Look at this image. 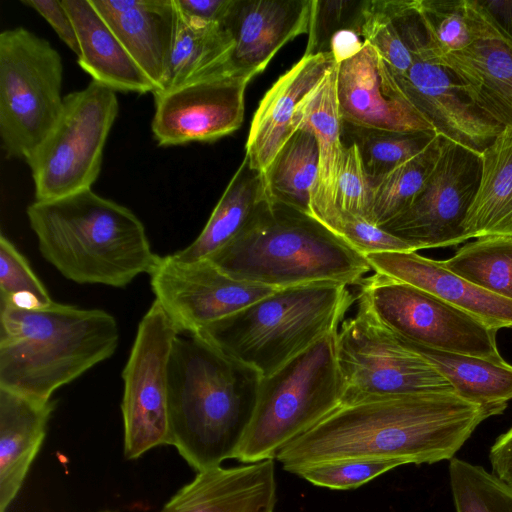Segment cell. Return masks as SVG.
I'll list each match as a JSON object with an SVG mask.
<instances>
[{
  "label": "cell",
  "instance_id": "6da1fadb",
  "mask_svg": "<svg viewBox=\"0 0 512 512\" xmlns=\"http://www.w3.org/2000/svg\"><path fill=\"white\" fill-rule=\"evenodd\" d=\"M491 415L456 392H431L342 403L286 445L275 460L295 473L347 459L432 464L452 459Z\"/></svg>",
  "mask_w": 512,
  "mask_h": 512
},
{
  "label": "cell",
  "instance_id": "7a4b0ae2",
  "mask_svg": "<svg viewBox=\"0 0 512 512\" xmlns=\"http://www.w3.org/2000/svg\"><path fill=\"white\" fill-rule=\"evenodd\" d=\"M261 378L196 334L176 338L168 368L170 445L196 472L234 459Z\"/></svg>",
  "mask_w": 512,
  "mask_h": 512
},
{
  "label": "cell",
  "instance_id": "3957f363",
  "mask_svg": "<svg viewBox=\"0 0 512 512\" xmlns=\"http://www.w3.org/2000/svg\"><path fill=\"white\" fill-rule=\"evenodd\" d=\"M110 313L52 302L0 305V388L37 399L110 358L119 344Z\"/></svg>",
  "mask_w": 512,
  "mask_h": 512
},
{
  "label": "cell",
  "instance_id": "277c9868",
  "mask_svg": "<svg viewBox=\"0 0 512 512\" xmlns=\"http://www.w3.org/2000/svg\"><path fill=\"white\" fill-rule=\"evenodd\" d=\"M26 213L42 257L75 283L123 288L160 260L142 221L91 188L34 201Z\"/></svg>",
  "mask_w": 512,
  "mask_h": 512
},
{
  "label": "cell",
  "instance_id": "5b68a950",
  "mask_svg": "<svg viewBox=\"0 0 512 512\" xmlns=\"http://www.w3.org/2000/svg\"><path fill=\"white\" fill-rule=\"evenodd\" d=\"M206 259L235 279L275 289L355 285L372 270L365 256L312 215L266 196L240 233Z\"/></svg>",
  "mask_w": 512,
  "mask_h": 512
},
{
  "label": "cell",
  "instance_id": "8992f818",
  "mask_svg": "<svg viewBox=\"0 0 512 512\" xmlns=\"http://www.w3.org/2000/svg\"><path fill=\"white\" fill-rule=\"evenodd\" d=\"M355 300L336 282L277 289L195 334L266 377L337 332Z\"/></svg>",
  "mask_w": 512,
  "mask_h": 512
},
{
  "label": "cell",
  "instance_id": "52a82bcc",
  "mask_svg": "<svg viewBox=\"0 0 512 512\" xmlns=\"http://www.w3.org/2000/svg\"><path fill=\"white\" fill-rule=\"evenodd\" d=\"M337 332L261 378L255 408L234 459L244 464L275 460L280 450L342 404Z\"/></svg>",
  "mask_w": 512,
  "mask_h": 512
},
{
  "label": "cell",
  "instance_id": "ba28073f",
  "mask_svg": "<svg viewBox=\"0 0 512 512\" xmlns=\"http://www.w3.org/2000/svg\"><path fill=\"white\" fill-rule=\"evenodd\" d=\"M63 64L49 41L24 27L0 34V138L5 155L27 161L63 106Z\"/></svg>",
  "mask_w": 512,
  "mask_h": 512
},
{
  "label": "cell",
  "instance_id": "9c48e42d",
  "mask_svg": "<svg viewBox=\"0 0 512 512\" xmlns=\"http://www.w3.org/2000/svg\"><path fill=\"white\" fill-rule=\"evenodd\" d=\"M118 110L116 91L94 80L64 96L55 125L26 161L35 201H52L91 188Z\"/></svg>",
  "mask_w": 512,
  "mask_h": 512
},
{
  "label": "cell",
  "instance_id": "30bf717a",
  "mask_svg": "<svg viewBox=\"0 0 512 512\" xmlns=\"http://www.w3.org/2000/svg\"><path fill=\"white\" fill-rule=\"evenodd\" d=\"M357 300V299H356ZM357 312L343 320L337 357L344 384L342 403L431 392H456L450 382L409 343L357 300Z\"/></svg>",
  "mask_w": 512,
  "mask_h": 512
},
{
  "label": "cell",
  "instance_id": "8fae6325",
  "mask_svg": "<svg viewBox=\"0 0 512 512\" xmlns=\"http://www.w3.org/2000/svg\"><path fill=\"white\" fill-rule=\"evenodd\" d=\"M359 284L356 299L397 335L436 350L506 362L497 330L441 298L378 273Z\"/></svg>",
  "mask_w": 512,
  "mask_h": 512
},
{
  "label": "cell",
  "instance_id": "7c38bea8",
  "mask_svg": "<svg viewBox=\"0 0 512 512\" xmlns=\"http://www.w3.org/2000/svg\"><path fill=\"white\" fill-rule=\"evenodd\" d=\"M179 333L154 300L139 322L122 372L124 456L128 460L171 443L168 368Z\"/></svg>",
  "mask_w": 512,
  "mask_h": 512
},
{
  "label": "cell",
  "instance_id": "4fadbf2b",
  "mask_svg": "<svg viewBox=\"0 0 512 512\" xmlns=\"http://www.w3.org/2000/svg\"><path fill=\"white\" fill-rule=\"evenodd\" d=\"M481 176V152L444 138L422 189L398 216L381 226L416 251L467 240L464 221Z\"/></svg>",
  "mask_w": 512,
  "mask_h": 512
},
{
  "label": "cell",
  "instance_id": "5bb4252c",
  "mask_svg": "<svg viewBox=\"0 0 512 512\" xmlns=\"http://www.w3.org/2000/svg\"><path fill=\"white\" fill-rule=\"evenodd\" d=\"M150 284L166 314L179 332L195 334L277 289L233 278L208 259L179 262L160 257L150 274Z\"/></svg>",
  "mask_w": 512,
  "mask_h": 512
},
{
  "label": "cell",
  "instance_id": "9a60e30c",
  "mask_svg": "<svg viewBox=\"0 0 512 512\" xmlns=\"http://www.w3.org/2000/svg\"><path fill=\"white\" fill-rule=\"evenodd\" d=\"M253 76L227 74L154 95L151 129L160 146L212 142L238 130Z\"/></svg>",
  "mask_w": 512,
  "mask_h": 512
},
{
  "label": "cell",
  "instance_id": "2e32d148",
  "mask_svg": "<svg viewBox=\"0 0 512 512\" xmlns=\"http://www.w3.org/2000/svg\"><path fill=\"white\" fill-rule=\"evenodd\" d=\"M337 100L343 123L400 133L435 132L406 98L377 50L365 42L338 64Z\"/></svg>",
  "mask_w": 512,
  "mask_h": 512
},
{
  "label": "cell",
  "instance_id": "e0dca14e",
  "mask_svg": "<svg viewBox=\"0 0 512 512\" xmlns=\"http://www.w3.org/2000/svg\"><path fill=\"white\" fill-rule=\"evenodd\" d=\"M393 74L406 98L444 138L482 152L503 129L470 102L432 55L416 56L404 74Z\"/></svg>",
  "mask_w": 512,
  "mask_h": 512
},
{
  "label": "cell",
  "instance_id": "ac0fdd59",
  "mask_svg": "<svg viewBox=\"0 0 512 512\" xmlns=\"http://www.w3.org/2000/svg\"><path fill=\"white\" fill-rule=\"evenodd\" d=\"M312 0H233L223 25L234 49L232 69L256 76L277 52L299 35L308 33Z\"/></svg>",
  "mask_w": 512,
  "mask_h": 512
},
{
  "label": "cell",
  "instance_id": "d6986e66",
  "mask_svg": "<svg viewBox=\"0 0 512 512\" xmlns=\"http://www.w3.org/2000/svg\"><path fill=\"white\" fill-rule=\"evenodd\" d=\"M336 64L330 52L303 56L265 93L252 118L245 147L253 169L262 173L271 164L296 131L299 105Z\"/></svg>",
  "mask_w": 512,
  "mask_h": 512
},
{
  "label": "cell",
  "instance_id": "ffe728a7",
  "mask_svg": "<svg viewBox=\"0 0 512 512\" xmlns=\"http://www.w3.org/2000/svg\"><path fill=\"white\" fill-rule=\"evenodd\" d=\"M375 273L410 284L468 313L487 326L512 329V300L496 295L417 251L365 256Z\"/></svg>",
  "mask_w": 512,
  "mask_h": 512
},
{
  "label": "cell",
  "instance_id": "44dd1931",
  "mask_svg": "<svg viewBox=\"0 0 512 512\" xmlns=\"http://www.w3.org/2000/svg\"><path fill=\"white\" fill-rule=\"evenodd\" d=\"M274 460L197 472L159 512H273Z\"/></svg>",
  "mask_w": 512,
  "mask_h": 512
},
{
  "label": "cell",
  "instance_id": "7402d4cb",
  "mask_svg": "<svg viewBox=\"0 0 512 512\" xmlns=\"http://www.w3.org/2000/svg\"><path fill=\"white\" fill-rule=\"evenodd\" d=\"M433 59L452 74L484 116L503 128L512 127V42L498 33Z\"/></svg>",
  "mask_w": 512,
  "mask_h": 512
},
{
  "label": "cell",
  "instance_id": "603a6c76",
  "mask_svg": "<svg viewBox=\"0 0 512 512\" xmlns=\"http://www.w3.org/2000/svg\"><path fill=\"white\" fill-rule=\"evenodd\" d=\"M91 3L154 84L155 92L171 48L174 0H91Z\"/></svg>",
  "mask_w": 512,
  "mask_h": 512
},
{
  "label": "cell",
  "instance_id": "cb8c5ba5",
  "mask_svg": "<svg viewBox=\"0 0 512 512\" xmlns=\"http://www.w3.org/2000/svg\"><path fill=\"white\" fill-rule=\"evenodd\" d=\"M53 400L0 388V512L17 497L47 433Z\"/></svg>",
  "mask_w": 512,
  "mask_h": 512
},
{
  "label": "cell",
  "instance_id": "d4e9b609",
  "mask_svg": "<svg viewBox=\"0 0 512 512\" xmlns=\"http://www.w3.org/2000/svg\"><path fill=\"white\" fill-rule=\"evenodd\" d=\"M336 64L321 84L299 105L296 130L306 126L314 133L319 150L318 177L311 191V215L325 224L334 214L339 175L343 163V121L337 100Z\"/></svg>",
  "mask_w": 512,
  "mask_h": 512
},
{
  "label": "cell",
  "instance_id": "484cf974",
  "mask_svg": "<svg viewBox=\"0 0 512 512\" xmlns=\"http://www.w3.org/2000/svg\"><path fill=\"white\" fill-rule=\"evenodd\" d=\"M174 2L171 48L162 80L153 96L186 84L237 74L231 65L234 41L225 26L192 17L179 8L176 0Z\"/></svg>",
  "mask_w": 512,
  "mask_h": 512
},
{
  "label": "cell",
  "instance_id": "4316f807",
  "mask_svg": "<svg viewBox=\"0 0 512 512\" xmlns=\"http://www.w3.org/2000/svg\"><path fill=\"white\" fill-rule=\"evenodd\" d=\"M78 38V65L114 91L144 94L154 84L92 5L91 0H62Z\"/></svg>",
  "mask_w": 512,
  "mask_h": 512
},
{
  "label": "cell",
  "instance_id": "83f0119b",
  "mask_svg": "<svg viewBox=\"0 0 512 512\" xmlns=\"http://www.w3.org/2000/svg\"><path fill=\"white\" fill-rule=\"evenodd\" d=\"M464 231L467 240L512 236V127L481 152L480 182Z\"/></svg>",
  "mask_w": 512,
  "mask_h": 512
},
{
  "label": "cell",
  "instance_id": "f1b7e54d",
  "mask_svg": "<svg viewBox=\"0 0 512 512\" xmlns=\"http://www.w3.org/2000/svg\"><path fill=\"white\" fill-rule=\"evenodd\" d=\"M264 198L262 173L253 169L244 156L203 230L171 257L179 262L208 258L240 233Z\"/></svg>",
  "mask_w": 512,
  "mask_h": 512
},
{
  "label": "cell",
  "instance_id": "f546056e",
  "mask_svg": "<svg viewBox=\"0 0 512 512\" xmlns=\"http://www.w3.org/2000/svg\"><path fill=\"white\" fill-rule=\"evenodd\" d=\"M405 340L450 382L459 396L483 407L491 416L501 414L512 400V365L507 362L495 363Z\"/></svg>",
  "mask_w": 512,
  "mask_h": 512
},
{
  "label": "cell",
  "instance_id": "4dcf8cb0",
  "mask_svg": "<svg viewBox=\"0 0 512 512\" xmlns=\"http://www.w3.org/2000/svg\"><path fill=\"white\" fill-rule=\"evenodd\" d=\"M318 167L316 137L310 128L300 125L262 172L266 198L311 215Z\"/></svg>",
  "mask_w": 512,
  "mask_h": 512
},
{
  "label": "cell",
  "instance_id": "1f68e13d",
  "mask_svg": "<svg viewBox=\"0 0 512 512\" xmlns=\"http://www.w3.org/2000/svg\"><path fill=\"white\" fill-rule=\"evenodd\" d=\"M435 57L500 33L475 0H417Z\"/></svg>",
  "mask_w": 512,
  "mask_h": 512
},
{
  "label": "cell",
  "instance_id": "d6a6232c",
  "mask_svg": "<svg viewBox=\"0 0 512 512\" xmlns=\"http://www.w3.org/2000/svg\"><path fill=\"white\" fill-rule=\"evenodd\" d=\"M443 141L437 134L423 151L371 184L368 222L381 227L411 204L432 172Z\"/></svg>",
  "mask_w": 512,
  "mask_h": 512
},
{
  "label": "cell",
  "instance_id": "836d02e7",
  "mask_svg": "<svg viewBox=\"0 0 512 512\" xmlns=\"http://www.w3.org/2000/svg\"><path fill=\"white\" fill-rule=\"evenodd\" d=\"M440 263L454 274L512 300V236L478 238Z\"/></svg>",
  "mask_w": 512,
  "mask_h": 512
},
{
  "label": "cell",
  "instance_id": "e575fe53",
  "mask_svg": "<svg viewBox=\"0 0 512 512\" xmlns=\"http://www.w3.org/2000/svg\"><path fill=\"white\" fill-rule=\"evenodd\" d=\"M351 143L359 150L371 184L423 151L436 132L400 133L366 129L343 123Z\"/></svg>",
  "mask_w": 512,
  "mask_h": 512
},
{
  "label": "cell",
  "instance_id": "d590c367",
  "mask_svg": "<svg viewBox=\"0 0 512 512\" xmlns=\"http://www.w3.org/2000/svg\"><path fill=\"white\" fill-rule=\"evenodd\" d=\"M449 477L456 512H512V486L483 467L452 458Z\"/></svg>",
  "mask_w": 512,
  "mask_h": 512
},
{
  "label": "cell",
  "instance_id": "8d00e7d4",
  "mask_svg": "<svg viewBox=\"0 0 512 512\" xmlns=\"http://www.w3.org/2000/svg\"><path fill=\"white\" fill-rule=\"evenodd\" d=\"M360 34L377 50L393 73L404 74L411 67L415 57L395 25L386 0L362 1Z\"/></svg>",
  "mask_w": 512,
  "mask_h": 512
},
{
  "label": "cell",
  "instance_id": "74e56055",
  "mask_svg": "<svg viewBox=\"0 0 512 512\" xmlns=\"http://www.w3.org/2000/svg\"><path fill=\"white\" fill-rule=\"evenodd\" d=\"M0 295L1 301L40 307L53 302L27 259L3 234L0 236Z\"/></svg>",
  "mask_w": 512,
  "mask_h": 512
},
{
  "label": "cell",
  "instance_id": "f35d334b",
  "mask_svg": "<svg viewBox=\"0 0 512 512\" xmlns=\"http://www.w3.org/2000/svg\"><path fill=\"white\" fill-rule=\"evenodd\" d=\"M401 465L396 460L347 459L307 466L294 474L316 486L349 490Z\"/></svg>",
  "mask_w": 512,
  "mask_h": 512
},
{
  "label": "cell",
  "instance_id": "ab89813d",
  "mask_svg": "<svg viewBox=\"0 0 512 512\" xmlns=\"http://www.w3.org/2000/svg\"><path fill=\"white\" fill-rule=\"evenodd\" d=\"M361 5L362 1L312 0L308 42L303 56L329 52L333 35L341 29L352 28L360 33Z\"/></svg>",
  "mask_w": 512,
  "mask_h": 512
},
{
  "label": "cell",
  "instance_id": "60d3db41",
  "mask_svg": "<svg viewBox=\"0 0 512 512\" xmlns=\"http://www.w3.org/2000/svg\"><path fill=\"white\" fill-rule=\"evenodd\" d=\"M363 256L384 252L416 251L410 244L367 220L336 212L325 224Z\"/></svg>",
  "mask_w": 512,
  "mask_h": 512
},
{
  "label": "cell",
  "instance_id": "b9f144b4",
  "mask_svg": "<svg viewBox=\"0 0 512 512\" xmlns=\"http://www.w3.org/2000/svg\"><path fill=\"white\" fill-rule=\"evenodd\" d=\"M370 194L371 183L365 173L359 150L355 144L346 145L334 214L345 212L368 221Z\"/></svg>",
  "mask_w": 512,
  "mask_h": 512
},
{
  "label": "cell",
  "instance_id": "7bdbcfd3",
  "mask_svg": "<svg viewBox=\"0 0 512 512\" xmlns=\"http://www.w3.org/2000/svg\"><path fill=\"white\" fill-rule=\"evenodd\" d=\"M21 2L40 14L53 28L61 41L76 56L79 54L76 29L62 0H22Z\"/></svg>",
  "mask_w": 512,
  "mask_h": 512
},
{
  "label": "cell",
  "instance_id": "ee69618b",
  "mask_svg": "<svg viewBox=\"0 0 512 512\" xmlns=\"http://www.w3.org/2000/svg\"><path fill=\"white\" fill-rule=\"evenodd\" d=\"M186 14L203 21L222 24L233 0H176Z\"/></svg>",
  "mask_w": 512,
  "mask_h": 512
},
{
  "label": "cell",
  "instance_id": "f6af8a7d",
  "mask_svg": "<svg viewBox=\"0 0 512 512\" xmlns=\"http://www.w3.org/2000/svg\"><path fill=\"white\" fill-rule=\"evenodd\" d=\"M489 459L494 475L512 486V428L497 438Z\"/></svg>",
  "mask_w": 512,
  "mask_h": 512
},
{
  "label": "cell",
  "instance_id": "bcb514c9",
  "mask_svg": "<svg viewBox=\"0 0 512 512\" xmlns=\"http://www.w3.org/2000/svg\"><path fill=\"white\" fill-rule=\"evenodd\" d=\"M494 27L512 42V0H475Z\"/></svg>",
  "mask_w": 512,
  "mask_h": 512
},
{
  "label": "cell",
  "instance_id": "7dc6e473",
  "mask_svg": "<svg viewBox=\"0 0 512 512\" xmlns=\"http://www.w3.org/2000/svg\"><path fill=\"white\" fill-rule=\"evenodd\" d=\"M365 44L360 33L352 28L337 31L331 41L329 52L337 64L353 57Z\"/></svg>",
  "mask_w": 512,
  "mask_h": 512
},
{
  "label": "cell",
  "instance_id": "c3c4849f",
  "mask_svg": "<svg viewBox=\"0 0 512 512\" xmlns=\"http://www.w3.org/2000/svg\"><path fill=\"white\" fill-rule=\"evenodd\" d=\"M104 512H114V511H104Z\"/></svg>",
  "mask_w": 512,
  "mask_h": 512
}]
</instances>
